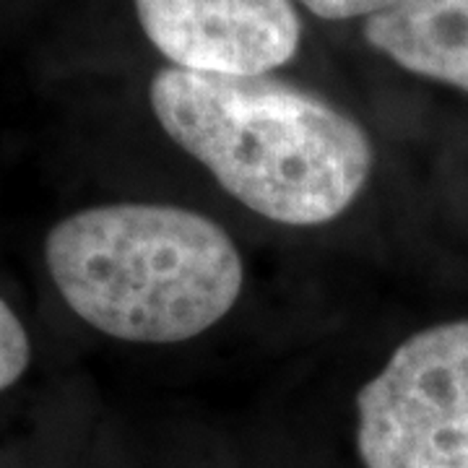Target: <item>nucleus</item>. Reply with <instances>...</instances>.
I'll use <instances>...</instances> for the list:
<instances>
[{
  "instance_id": "nucleus-1",
  "label": "nucleus",
  "mask_w": 468,
  "mask_h": 468,
  "mask_svg": "<svg viewBox=\"0 0 468 468\" xmlns=\"http://www.w3.org/2000/svg\"><path fill=\"white\" fill-rule=\"evenodd\" d=\"M162 131L232 198L286 227H320L356 201L375 165L365 128L273 76L169 66L149 86Z\"/></svg>"
},
{
  "instance_id": "nucleus-2",
  "label": "nucleus",
  "mask_w": 468,
  "mask_h": 468,
  "mask_svg": "<svg viewBox=\"0 0 468 468\" xmlns=\"http://www.w3.org/2000/svg\"><path fill=\"white\" fill-rule=\"evenodd\" d=\"M45 263L66 304L100 334L180 344L227 318L242 255L214 218L169 203H107L58 221Z\"/></svg>"
},
{
  "instance_id": "nucleus-3",
  "label": "nucleus",
  "mask_w": 468,
  "mask_h": 468,
  "mask_svg": "<svg viewBox=\"0 0 468 468\" xmlns=\"http://www.w3.org/2000/svg\"><path fill=\"white\" fill-rule=\"evenodd\" d=\"M365 468H468V320L409 335L356 396Z\"/></svg>"
},
{
  "instance_id": "nucleus-4",
  "label": "nucleus",
  "mask_w": 468,
  "mask_h": 468,
  "mask_svg": "<svg viewBox=\"0 0 468 468\" xmlns=\"http://www.w3.org/2000/svg\"><path fill=\"white\" fill-rule=\"evenodd\" d=\"M141 29L175 68L263 76L300 50L292 0H135Z\"/></svg>"
},
{
  "instance_id": "nucleus-5",
  "label": "nucleus",
  "mask_w": 468,
  "mask_h": 468,
  "mask_svg": "<svg viewBox=\"0 0 468 468\" xmlns=\"http://www.w3.org/2000/svg\"><path fill=\"white\" fill-rule=\"evenodd\" d=\"M365 37L403 70L468 91V0H399Z\"/></svg>"
},
{
  "instance_id": "nucleus-6",
  "label": "nucleus",
  "mask_w": 468,
  "mask_h": 468,
  "mask_svg": "<svg viewBox=\"0 0 468 468\" xmlns=\"http://www.w3.org/2000/svg\"><path fill=\"white\" fill-rule=\"evenodd\" d=\"M32 344L18 315L0 297V393L21 380L29 367Z\"/></svg>"
},
{
  "instance_id": "nucleus-7",
  "label": "nucleus",
  "mask_w": 468,
  "mask_h": 468,
  "mask_svg": "<svg viewBox=\"0 0 468 468\" xmlns=\"http://www.w3.org/2000/svg\"><path fill=\"white\" fill-rule=\"evenodd\" d=\"M307 11L328 21H344V18L378 16L388 8H393L399 0H300Z\"/></svg>"
}]
</instances>
